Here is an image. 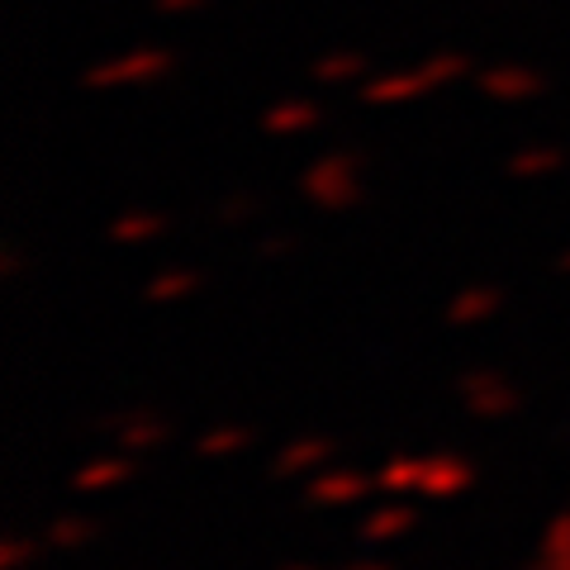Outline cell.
<instances>
[{"label":"cell","instance_id":"obj_17","mask_svg":"<svg viewBox=\"0 0 570 570\" xmlns=\"http://www.w3.org/2000/svg\"><path fill=\"white\" fill-rule=\"evenodd\" d=\"M163 234V214H148V209H134V214H119L110 224V238L124 247H138V243H153Z\"/></svg>","mask_w":570,"mask_h":570},{"label":"cell","instance_id":"obj_2","mask_svg":"<svg viewBox=\"0 0 570 570\" xmlns=\"http://www.w3.org/2000/svg\"><path fill=\"white\" fill-rule=\"evenodd\" d=\"M171 67H176V58L167 48H134V52H124V58L91 67L86 71V86H91V91H110V86H148V81L171 77Z\"/></svg>","mask_w":570,"mask_h":570},{"label":"cell","instance_id":"obj_26","mask_svg":"<svg viewBox=\"0 0 570 570\" xmlns=\"http://www.w3.org/2000/svg\"><path fill=\"white\" fill-rule=\"evenodd\" d=\"M291 247H295V238H262V243H257V253H262V257H285Z\"/></svg>","mask_w":570,"mask_h":570},{"label":"cell","instance_id":"obj_5","mask_svg":"<svg viewBox=\"0 0 570 570\" xmlns=\"http://www.w3.org/2000/svg\"><path fill=\"white\" fill-rule=\"evenodd\" d=\"M475 485V466L461 452H433L423 456V480H419V494L428 499H456Z\"/></svg>","mask_w":570,"mask_h":570},{"label":"cell","instance_id":"obj_28","mask_svg":"<svg viewBox=\"0 0 570 570\" xmlns=\"http://www.w3.org/2000/svg\"><path fill=\"white\" fill-rule=\"evenodd\" d=\"M343 570H390L385 561H356V566H343Z\"/></svg>","mask_w":570,"mask_h":570},{"label":"cell","instance_id":"obj_30","mask_svg":"<svg viewBox=\"0 0 570 570\" xmlns=\"http://www.w3.org/2000/svg\"><path fill=\"white\" fill-rule=\"evenodd\" d=\"M281 570H314V566H281Z\"/></svg>","mask_w":570,"mask_h":570},{"label":"cell","instance_id":"obj_9","mask_svg":"<svg viewBox=\"0 0 570 570\" xmlns=\"http://www.w3.org/2000/svg\"><path fill=\"white\" fill-rule=\"evenodd\" d=\"M423 91H433L428 71L414 67V71H395V77H371L362 86V100L366 105H404V100H419Z\"/></svg>","mask_w":570,"mask_h":570},{"label":"cell","instance_id":"obj_15","mask_svg":"<svg viewBox=\"0 0 570 570\" xmlns=\"http://www.w3.org/2000/svg\"><path fill=\"white\" fill-rule=\"evenodd\" d=\"M409 528H414V509L395 499V504H381V509H371V513H366L362 542H395V538H404Z\"/></svg>","mask_w":570,"mask_h":570},{"label":"cell","instance_id":"obj_6","mask_svg":"<svg viewBox=\"0 0 570 570\" xmlns=\"http://www.w3.org/2000/svg\"><path fill=\"white\" fill-rule=\"evenodd\" d=\"M105 428L115 433L119 442V452H153V448H163L167 442V419L163 414H153V409H129V414H115V419H105Z\"/></svg>","mask_w":570,"mask_h":570},{"label":"cell","instance_id":"obj_8","mask_svg":"<svg viewBox=\"0 0 570 570\" xmlns=\"http://www.w3.org/2000/svg\"><path fill=\"white\" fill-rule=\"evenodd\" d=\"M542 86H547V81H542L532 67H490L485 77H480V91H485L490 100H504V105L542 96Z\"/></svg>","mask_w":570,"mask_h":570},{"label":"cell","instance_id":"obj_7","mask_svg":"<svg viewBox=\"0 0 570 570\" xmlns=\"http://www.w3.org/2000/svg\"><path fill=\"white\" fill-rule=\"evenodd\" d=\"M333 452H337V448H333V438H324V433L295 438V442H285V448L276 452L272 475H276V480H295V475H305V471H314V466H324Z\"/></svg>","mask_w":570,"mask_h":570},{"label":"cell","instance_id":"obj_21","mask_svg":"<svg viewBox=\"0 0 570 570\" xmlns=\"http://www.w3.org/2000/svg\"><path fill=\"white\" fill-rule=\"evenodd\" d=\"M566 163V153L561 148H519L509 157V176H519V181H528V176H547V171H557Z\"/></svg>","mask_w":570,"mask_h":570},{"label":"cell","instance_id":"obj_29","mask_svg":"<svg viewBox=\"0 0 570 570\" xmlns=\"http://www.w3.org/2000/svg\"><path fill=\"white\" fill-rule=\"evenodd\" d=\"M557 272H566V276H570V247H566V253L557 257Z\"/></svg>","mask_w":570,"mask_h":570},{"label":"cell","instance_id":"obj_22","mask_svg":"<svg viewBox=\"0 0 570 570\" xmlns=\"http://www.w3.org/2000/svg\"><path fill=\"white\" fill-rule=\"evenodd\" d=\"M33 557H39V542H29L24 532H6L0 538V570H24Z\"/></svg>","mask_w":570,"mask_h":570},{"label":"cell","instance_id":"obj_10","mask_svg":"<svg viewBox=\"0 0 570 570\" xmlns=\"http://www.w3.org/2000/svg\"><path fill=\"white\" fill-rule=\"evenodd\" d=\"M129 475H134V456L129 452L96 456V461H86V466H77V475H71V490H77V494H105V490L124 485Z\"/></svg>","mask_w":570,"mask_h":570},{"label":"cell","instance_id":"obj_16","mask_svg":"<svg viewBox=\"0 0 570 570\" xmlns=\"http://www.w3.org/2000/svg\"><path fill=\"white\" fill-rule=\"evenodd\" d=\"M200 291V276L190 272V266H171V272H163V276H153L148 281V305H176V299H186V295H195Z\"/></svg>","mask_w":570,"mask_h":570},{"label":"cell","instance_id":"obj_18","mask_svg":"<svg viewBox=\"0 0 570 570\" xmlns=\"http://www.w3.org/2000/svg\"><path fill=\"white\" fill-rule=\"evenodd\" d=\"M247 442H253V433H247V428H238V423H219V428H209V433L195 442V452H200V456H238Z\"/></svg>","mask_w":570,"mask_h":570},{"label":"cell","instance_id":"obj_25","mask_svg":"<svg viewBox=\"0 0 570 570\" xmlns=\"http://www.w3.org/2000/svg\"><path fill=\"white\" fill-rule=\"evenodd\" d=\"M205 0H153L157 14H186V10H200Z\"/></svg>","mask_w":570,"mask_h":570},{"label":"cell","instance_id":"obj_1","mask_svg":"<svg viewBox=\"0 0 570 570\" xmlns=\"http://www.w3.org/2000/svg\"><path fill=\"white\" fill-rule=\"evenodd\" d=\"M356 171H362V153H324L318 163L305 167L299 176V190L309 195V205L343 214L362 200V186H356Z\"/></svg>","mask_w":570,"mask_h":570},{"label":"cell","instance_id":"obj_24","mask_svg":"<svg viewBox=\"0 0 570 570\" xmlns=\"http://www.w3.org/2000/svg\"><path fill=\"white\" fill-rule=\"evenodd\" d=\"M253 214H257V200H253V195H234V200H224V205H219V214H214V219H219V224H247Z\"/></svg>","mask_w":570,"mask_h":570},{"label":"cell","instance_id":"obj_11","mask_svg":"<svg viewBox=\"0 0 570 570\" xmlns=\"http://www.w3.org/2000/svg\"><path fill=\"white\" fill-rule=\"evenodd\" d=\"M499 305H504V295H499L494 285H471V291H456V299L448 305V324H452V328L485 324V318L499 314Z\"/></svg>","mask_w":570,"mask_h":570},{"label":"cell","instance_id":"obj_20","mask_svg":"<svg viewBox=\"0 0 570 570\" xmlns=\"http://www.w3.org/2000/svg\"><path fill=\"white\" fill-rule=\"evenodd\" d=\"M356 77H366V58H362V52H328V58L314 62V81H324V86L356 81Z\"/></svg>","mask_w":570,"mask_h":570},{"label":"cell","instance_id":"obj_27","mask_svg":"<svg viewBox=\"0 0 570 570\" xmlns=\"http://www.w3.org/2000/svg\"><path fill=\"white\" fill-rule=\"evenodd\" d=\"M20 253H6V257H0V276H20Z\"/></svg>","mask_w":570,"mask_h":570},{"label":"cell","instance_id":"obj_14","mask_svg":"<svg viewBox=\"0 0 570 570\" xmlns=\"http://www.w3.org/2000/svg\"><path fill=\"white\" fill-rule=\"evenodd\" d=\"M318 124V110L309 100H281V105H272V110L262 115V129L272 134V138H291V134H305V129H314Z\"/></svg>","mask_w":570,"mask_h":570},{"label":"cell","instance_id":"obj_3","mask_svg":"<svg viewBox=\"0 0 570 570\" xmlns=\"http://www.w3.org/2000/svg\"><path fill=\"white\" fill-rule=\"evenodd\" d=\"M456 390H461V404H466L475 419H509L513 409L523 404L519 385L509 376H499V371H466Z\"/></svg>","mask_w":570,"mask_h":570},{"label":"cell","instance_id":"obj_13","mask_svg":"<svg viewBox=\"0 0 570 570\" xmlns=\"http://www.w3.org/2000/svg\"><path fill=\"white\" fill-rule=\"evenodd\" d=\"M419 480H423V456L395 452V456L381 461L376 490H381V494H419Z\"/></svg>","mask_w":570,"mask_h":570},{"label":"cell","instance_id":"obj_4","mask_svg":"<svg viewBox=\"0 0 570 570\" xmlns=\"http://www.w3.org/2000/svg\"><path fill=\"white\" fill-rule=\"evenodd\" d=\"M376 490V475H362V471H318L305 480V504L314 509H343V504H362V499Z\"/></svg>","mask_w":570,"mask_h":570},{"label":"cell","instance_id":"obj_23","mask_svg":"<svg viewBox=\"0 0 570 570\" xmlns=\"http://www.w3.org/2000/svg\"><path fill=\"white\" fill-rule=\"evenodd\" d=\"M466 58L461 52H433V58L423 62V71H428V81L433 86H448V81H456V77H466Z\"/></svg>","mask_w":570,"mask_h":570},{"label":"cell","instance_id":"obj_19","mask_svg":"<svg viewBox=\"0 0 570 570\" xmlns=\"http://www.w3.org/2000/svg\"><path fill=\"white\" fill-rule=\"evenodd\" d=\"M96 538V523L91 519H81V513H62V519H52L48 523V547H58V551H71V547H86Z\"/></svg>","mask_w":570,"mask_h":570},{"label":"cell","instance_id":"obj_12","mask_svg":"<svg viewBox=\"0 0 570 570\" xmlns=\"http://www.w3.org/2000/svg\"><path fill=\"white\" fill-rule=\"evenodd\" d=\"M523 570H570V509H561L557 519L547 523L542 547Z\"/></svg>","mask_w":570,"mask_h":570}]
</instances>
